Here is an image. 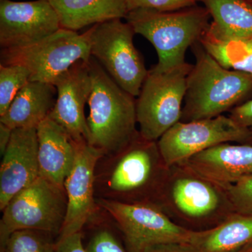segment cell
<instances>
[{
	"label": "cell",
	"instance_id": "cell-28",
	"mask_svg": "<svg viewBox=\"0 0 252 252\" xmlns=\"http://www.w3.org/2000/svg\"><path fill=\"white\" fill-rule=\"evenodd\" d=\"M229 112L228 116L239 126L248 130L252 137V97Z\"/></svg>",
	"mask_w": 252,
	"mask_h": 252
},
{
	"label": "cell",
	"instance_id": "cell-19",
	"mask_svg": "<svg viewBox=\"0 0 252 252\" xmlns=\"http://www.w3.org/2000/svg\"><path fill=\"white\" fill-rule=\"evenodd\" d=\"M189 243L197 252H239L252 246V215L233 212L218 224L191 230Z\"/></svg>",
	"mask_w": 252,
	"mask_h": 252
},
{
	"label": "cell",
	"instance_id": "cell-5",
	"mask_svg": "<svg viewBox=\"0 0 252 252\" xmlns=\"http://www.w3.org/2000/svg\"><path fill=\"white\" fill-rule=\"evenodd\" d=\"M193 65L186 62L168 69L149 71L136 99L139 132L149 141L158 140L180 122L187 77Z\"/></svg>",
	"mask_w": 252,
	"mask_h": 252
},
{
	"label": "cell",
	"instance_id": "cell-31",
	"mask_svg": "<svg viewBox=\"0 0 252 252\" xmlns=\"http://www.w3.org/2000/svg\"><path fill=\"white\" fill-rule=\"evenodd\" d=\"M12 131L13 129L9 126L0 122V154L1 157L7 148L8 144L11 140Z\"/></svg>",
	"mask_w": 252,
	"mask_h": 252
},
{
	"label": "cell",
	"instance_id": "cell-4",
	"mask_svg": "<svg viewBox=\"0 0 252 252\" xmlns=\"http://www.w3.org/2000/svg\"><path fill=\"white\" fill-rule=\"evenodd\" d=\"M124 19L155 48L158 61L154 67L162 70L185 64L187 49L200 41L211 23L210 13L198 4L173 11L134 9Z\"/></svg>",
	"mask_w": 252,
	"mask_h": 252
},
{
	"label": "cell",
	"instance_id": "cell-17",
	"mask_svg": "<svg viewBox=\"0 0 252 252\" xmlns=\"http://www.w3.org/2000/svg\"><path fill=\"white\" fill-rule=\"evenodd\" d=\"M39 177L64 190V182L74 167L77 142L49 117L36 127Z\"/></svg>",
	"mask_w": 252,
	"mask_h": 252
},
{
	"label": "cell",
	"instance_id": "cell-21",
	"mask_svg": "<svg viewBox=\"0 0 252 252\" xmlns=\"http://www.w3.org/2000/svg\"><path fill=\"white\" fill-rule=\"evenodd\" d=\"M212 21L206 32L220 40H238L252 36V4L248 0H197Z\"/></svg>",
	"mask_w": 252,
	"mask_h": 252
},
{
	"label": "cell",
	"instance_id": "cell-2",
	"mask_svg": "<svg viewBox=\"0 0 252 252\" xmlns=\"http://www.w3.org/2000/svg\"><path fill=\"white\" fill-rule=\"evenodd\" d=\"M191 48L195 63L187 77L180 122L219 117L252 98V75L223 67L199 41Z\"/></svg>",
	"mask_w": 252,
	"mask_h": 252
},
{
	"label": "cell",
	"instance_id": "cell-6",
	"mask_svg": "<svg viewBox=\"0 0 252 252\" xmlns=\"http://www.w3.org/2000/svg\"><path fill=\"white\" fill-rule=\"evenodd\" d=\"M155 204L194 223L218 224L234 212L224 189L182 166L170 167Z\"/></svg>",
	"mask_w": 252,
	"mask_h": 252
},
{
	"label": "cell",
	"instance_id": "cell-7",
	"mask_svg": "<svg viewBox=\"0 0 252 252\" xmlns=\"http://www.w3.org/2000/svg\"><path fill=\"white\" fill-rule=\"evenodd\" d=\"M65 190L39 177L10 200L0 220V252L12 233L21 230L48 232L59 238L67 213Z\"/></svg>",
	"mask_w": 252,
	"mask_h": 252
},
{
	"label": "cell",
	"instance_id": "cell-8",
	"mask_svg": "<svg viewBox=\"0 0 252 252\" xmlns=\"http://www.w3.org/2000/svg\"><path fill=\"white\" fill-rule=\"evenodd\" d=\"M91 58L90 32L61 28L41 40L13 49H1V64H18L29 71L30 81L54 84L56 79L79 61Z\"/></svg>",
	"mask_w": 252,
	"mask_h": 252
},
{
	"label": "cell",
	"instance_id": "cell-25",
	"mask_svg": "<svg viewBox=\"0 0 252 252\" xmlns=\"http://www.w3.org/2000/svg\"><path fill=\"white\" fill-rule=\"evenodd\" d=\"M223 189L234 212L252 215V176L241 179Z\"/></svg>",
	"mask_w": 252,
	"mask_h": 252
},
{
	"label": "cell",
	"instance_id": "cell-22",
	"mask_svg": "<svg viewBox=\"0 0 252 252\" xmlns=\"http://www.w3.org/2000/svg\"><path fill=\"white\" fill-rule=\"evenodd\" d=\"M199 42L223 67L252 76V36L238 40H220L205 32Z\"/></svg>",
	"mask_w": 252,
	"mask_h": 252
},
{
	"label": "cell",
	"instance_id": "cell-20",
	"mask_svg": "<svg viewBox=\"0 0 252 252\" xmlns=\"http://www.w3.org/2000/svg\"><path fill=\"white\" fill-rule=\"evenodd\" d=\"M59 16L61 28L78 31L86 26L125 18L127 0H49Z\"/></svg>",
	"mask_w": 252,
	"mask_h": 252
},
{
	"label": "cell",
	"instance_id": "cell-18",
	"mask_svg": "<svg viewBox=\"0 0 252 252\" xmlns=\"http://www.w3.org/2000/svg\"><path fill=\"white\" fill-rule=\"evenodd\" d=\"M57 98L54 84L29 81L16 94L0 122L11 129L37 127L49 117Z\"/></svg>",
	"mask_w": 252,
	"mask_h": 252
},
{
	"label": "cell",
	"instance_id": "cell-23",
	"mask_svg": "<svg viewBox=\"0 0 252 252\" xmlns=\"http://www.w3.org/2000/svg\"><path fill=\"white\" fill-rule=\"evenodd\" d=\"M56 237L42 230H18L10 236L5 252H56Z\"/></svg>",
	"mask_w": 252,
	"mask_h": 252
},
{
	"label": "cell",
	"instance_id": "cell-33",
	"mask_svg": "<svg viewBox=\"0 0 252 252\" xmlns=\"http://www.w3.org/2000/svg\"><path fill=\"white\" fill-rule=\"evenodd\" d=\"M248 1H250L251 4H252V0H248Z\"/></svg>",
	"mask_w": 252,
	"mask_h": 252
},
{
	"label": "cell",
	"instance_id": "cell-14",
	"mask_svg": "<svg viewBox=\"0 0 252 252\" xmlns=\"http://www.w3.org/2000/svg\"><path fill=\"white\" fill-rule=\"evenodd\" d=\"M54 85L57 98L49 117L62 126L77 143L89 144L85 105L92 89L89 62L79 61L60 76Z\"/></svg>",
	"mask_w": 252,
	"mask_h": 252
},
{
	"label": "cell",
	"instance_id": "cell-16",
	"mask_svg": "<svg viewBox=\"0 0 252 252\" xmlns=\"http://www.w3.org/2000/svg\"><path fill=\"white\" fill-rule=\"evenodd\" d=\"M179 166L224 189L252 176V144H219L193 156Z\"/></svg>",
	"mask_w": 252,
	"mask_h": 252
},
{
	"label": "cell",
	"instance_id": "cell-30",
	"mask_svg": "<svg viewBox=\"0 0 252 252\" xmlns=\"http://www.w3.org/2000/svg\"><path fill=\"white\" fill-rule=\"evenodd\" d=\"M144 252H197L189 243L157 244L146 249Z\"/></svg>",
	"mask_w": 252,
	"mask_h": 252
},
{
	"label": "cell",
	"instance_id": "cell-10",
	"mask_svg": "<svg viewBox=\"0 0 252 252\" xmlns=\"http://www.w3.org/2000/svg\"><path fill=\"white\" fill-rule=\"evenodd\" d=\"M96 203L115 220L122 231L127 252L167 243H189L191 230L177 224L157 205L126 203L97 198Z\"/></svg>",
	"mask_w": 252,
	"mask_h": 252
},
{
	"label": "cell",
	"instance_id": "cell-11",
	"mask_svg": "<svg viewBox=\"0 0 252 252\" xmlns=\"http://www.w3.org/2000/svg\"><path fill=\"white\" fill-rule=\"evenodd\" d=\"M157 143L165 165L171 167L219 144H252V137L248 130L223 114L212 119L179 122Z\"/></svg>",
	"mask_w": 252,
	"mask_h": 252
},
{
	"label": "cell",
	"instance_id": "cell-32",
	"mask_svg": "<svg viewBox=\"0 0 252 252\" xmlns=\"http://www.w3.org/2000/svg\"><path fill=\"white\" fill-rule=\"evenodd\" d=\"M239 252H252V246L249 247V248Z\"/></svg>",
	"mask_w": 252,
	"mask_h": 252
},
{
	"label": "cell",
	"instance_id": "cell-27",
	"mask_svg": "<svg viewBox=\"0 0 252 252\" xmlns=\"http://www.w3.org/2000/svg\"><path fill=\"white\" fill-rule=\"evenodd\" d=\"M86 252H127L111 230H97L85 247Z\"/></svg>",
	"mask_w": 252,
	"mask_h": 252
},
{
	"label": "cell",
	"instance_id": "cell-13",
	"mask_svg": "<svg viewBox=\"0 0 252 252\" xmlns=\"http://www.w3.org/2000/svg\"><path fill=\"white\" fill-rule=\"evenodd\" d=\"M104 154L87 142L77 144L74 167L65 182L67 205L65 220L57 240L81 232L95 210V169Z\"/></svg>",
	"mask_w": 252,
	"mask_h": 252
},
{
	"label": "cell",
	"instance_id": "cell-26",
	"mask_svg": "<svg viewBox=\"0 0 252 252\" xmlns=\"http://www.w3.org/2000/svg\"><path fill=\"white\" fill-rule=\"evenodd\" d=\"M128 12L145 9L158 11H173L197 5V0H127Z\"/></svg>",
	"mask_w": 252,
	"mask_h": 252
},
{
	"label": "cell",
	"instance_id": "cell-3",
	"mask_svg": "<svg viewBox=\"0 0 252 252\" xmlns=\"http://www.w3.org/2000/svg\"><path fill=\"white\" fill-rule=\"evenodd\" d=\"M89 68L92 89L88 101L89 144L104 156L113 155L140 135L135 97L123 90L94 58Z\"/></svg>",
	"mask_w": 252,
	"mask_h": 252
},
{
	"label": "cell",
	"instance_id": "cell-24",
	"mask_svg": "<svg viewBox=\"0 0 252 252\" xmlns=\"http://www.w3.org/2000/svg\"><path fill=\"white\" fill-rule=\"evenodd\" d=\"M29 71L18 64H0V117L9 109L16 94L30 81Z\"/></svg>",
	"mask_w": 252,
	"mask_h": 252
},
{
	"label": "cell",
	"instance_id": "cell-1",
	"mask_svg": "<svg viewBox=\"0 0 252 252\" xmlns=\"http://www.w3.org/2000/svg\"><path fill=\"white\" fill-rule=\"evenodd\" d=\"M169 170L157 142L145 140L140 134L119 153L99 159L94 177L95 197L155 204Z\"/></svg>",
	"mask_w": 252,
	"mask_h": 252
},
{
	"label": "cell",
	"instance_id": "cell-15",
	"mask_svg": "<svg viewBox=\"0 0 252 252\" xmlns=\"http://www.w3.org/2000/svg\"><path fill=\"white\" fill-rule=\"evenodd\" d=\"M39 177L36 127L14 129L0 166V210Z\"/></svg>",
	"mask_w": 252,
	"mask_h": 252
},
{
	"label": "cell",
	"instance_id": "cell-29",
	"mask_svg": "<svg viewBox=\"0 0 252 252\" xmlns=\"http://www.w3.org/2000/svg\"><path fill=\"white\" fill-rule=\"evenodd\" d=\"M56 252H86L81 232L57 240Z\"/></svg>",
	"mask_w": 252,
	"mask_h": 252
},
{
	"label": "cell",
	"instance_id": "cell-9",
	"mask_svg": "<svg viewBox=\"0 0 252 252\" xmlns=\"http://www.w3.org/2000/svg\"><path fill=\"white\" fill-rule=\"evenodd\" d=\"M89 30L91 57L123 90L138 97L149 71L134 45L135 32L130 25L122 19H114Z\"/></svg>",
	"mask_w": 252,
	"mask_h": 252
},
{
	"label": "cell",
	"instance_id": "cell-12",
	"mask_svg": "<svg viewBox=\"0 0 252 252\" xmlns=\"http://www.w3.org/2000/svg\"><path fill=\"white\" fill-rule=\"evenodd\" d=\"M61 28L59 16L49 0H0L1 49L31 45Z\"/></svg>",
	"mask_w": 252,
	"mask_h": 252
}]
</instances>
